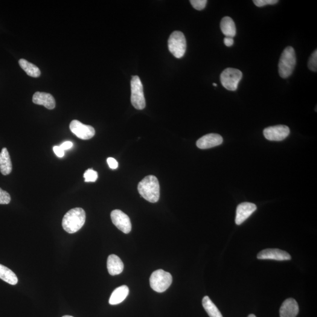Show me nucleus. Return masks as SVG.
Returning a JSON list of instances; mask_svg holds the SVG:
<instances>
[{
  "mask_svg": "<svg viewBox=\"0 0 317 317\" xmlns=\"http://www.w3.org/2000/svg\"><path fill=\"white\" fill-rule=\"evenodd\" d=\"M86 214L82 208L71 209L63 216L62 222L63 230L69 234L79 231L85 224Z\"/></svg>",
  "mask_w": 317,
  "mask_h": 317,
  "instance_id": "f257e3e1",
  "label": "nucleus"
},
{
  "mask_svg": "<svg viewBox=\"0 0 317 317\" xmlns=\"http://www.w3.org/2000/svg\"><path fill=\"white\" fill-rule=\"evenodd\" d=\"M138 190L139 194L148 202L156 203L159 199V183L155 176L149 175L145 177L139 183Z\"/></svg>",
  "mask_w": 317,
  "mask_h": 317,
  "instance_id": "f03ea898",
  "label": "nucleus"
},
{
  "mask_svg": "<svg viewBox=\"0 0 317 317\" xmlns=\"http://www.w3.org/2000/svg\"><path fill=\"white\" fill-rule=\"evenodd\" d=\"M296 55L292 46H288L282 52L278 63V72L283 78L289 77L295 70L296 65Z\"/></svg>",
  "mask_w": 317,
  "mask_h": 317,
  "instance_id": "7ed1b4c3",
  "label": "nucleus"
},
{
  "mask_svg": "<svg viewBox=\"0 0 317 317\" xmlns=\"http://www.w3.org/2000/svg\"><path fill=\"white\" fill-rule=\"evenodd\" d=\"M172 283V276L163 270L153 272L150 277L151 288L156 292L163 293L168 290Z\"/></svg>",
  "mask_w": 317,
  "mask_h": 317,
  "instance_id": "20e7f679",
  "label": "nucleus"
},
{
  "mask_svg": "<svg viewBox=\"0 0 317 317\" xmlns=\"http://www.w3.org/2000/svg\"><path fill=\"white\" fill-rule=\"evenodd\" d=\"M186 38L182 32L174 31L168 40V48L171 54L176 58H181L186 51Z\"/></svg>",
  "mask_w": 317,
  "mask_h": 317,
  "instance_id": "39448f33",
  "label": "nucleus"
},
{
  "mask_svg": "<svg viewBox=\"0 0 317 317\" xmlns=\"http://www.w3.org/2000/svg\"><path fill=\"white\" fill-rule=\"evenodd\" d=\"M131 85V103L136 109L142 110L146 106V101L144 93V87L140 78L133 76L130 82Z\"/></svg>",
  "mask_w": 317,
  "mask_h": 317,
  "instance_id": "423d86ee",
  "label": "nucleus"
},
{
  "mask_svg": "<svg viewBox=\"0 0 317 317\" xmlns=\"http://www.w3.org/2000/svg\"><path fill=\"white\" fill-rule=\"evenodd\" d=\"M243 74L237 69L228 68L225 69L220 75V81L224 88L229 91H236Z\"/></svg>",
  "mask_w": 317,
  "mask_h": 317,
  "instance_id": "0eeeda50",
  "label": "nucleus"
},
{
  "mask_svg": "<svg viewBox=\"0 0 317 317\" xmlns=\"http://www.w3.org/2000/svg\"><path fill=\"white\" fill-rule=\"evenodd\" d=\"M69 128L74 135L83 140H88L94 137L95 134L94 127L90 125L83 124L78 120L72 121L69 125Z\"/></svg>",
  "mask_w": 317,
  "mask_h": 317,
  "instance_id": "6e6552de",
  "label": "nucleus"
},
{
  "mask_svg": "<svg viewBox=\"0 0 317 317\" xmlns=\"http://www.w3.org/2000/svg\"><path fill=\"white\" fill-rule=\"evenodd\" d=\"M290 133L289 127L283 125L267 127L263 131L265 138L271 141H283L289 135Z\"/></svg>",
  "mask_w": 317,
  "mask_h": 317,
  "instance_id": "1a4fd4ad",
  "label": "nucleus"
},
{
  "mask_svg": "<svg viewBox=\"0 0 317 317\" xmlns=\"http://www.w3.org/2000/svg\"><path fill=\"white\" fill-rule=\"evenodd\" d=\"M112 222L116 228L125 234H128L131 231L132 225L127 214L120 210H114L110 214Z\"/></svg>",
  "mask_w": 317,
  "mask_h": 317,
  "instance_id": "9d476101",
  "label": "nucleus"
},
{
  "mask_svg": "<svg viewBox=\"0 0 317 317\" xmlns=\"http://www.w3.org/2000/svg\"><path fill=\"white\" fill-rule=\"evenodd\" d=\"M258 259L286 261L292 259L291 255L286 252L278 249L263 250L257 254Z\"/></svg>",
  "mask_w": 317,
  "mask_h": 317,
  "instance_id": "9b49d317",
  "label": "nucleus"
},
{
  "mask_svg": "<svg viewBox=\"0 0 317 317\" xmlns=\"http://www.w3.org/2000/svg\"><path fill=\"white\" fill-rule=\"evenodd\" d=\"M256 210L257 206L254 203L244 202L238 205L235 219L236 225H241Z\"/></svg>",
  "mask_w": 317,
  "mask_h": 317,
  "instance_id": "f8f14e48",
  "label": "nucleus"
},
{
  "mask_svg": "<svg viewBox=\"0 0 317 317\" xmlns=\"http://www.w3.org/2000/svg\"><path fill=\"white\" fill-rule=\"evenodd\" d=\"M222 136L217 133H209L200 138L196 142L197 147L201 149L219 146L223 143Z\"/></svg>",
  "mask_w": 317,
  "mask_h": 317,
  "instance_id": "ddd939ff",
  "label": "nucleus"
},
{
  "mask_svg": "<svg viewBox=\"0 0 317 317\" xmlns=\"http://www.w3.org/2000/svg\"><path fill=\"white\" fill-rule=\"evenodd\" d=\"M299 312L297 302L295 299H286L280 309V317H296Z\"/></svg>",
  "mask_w": 317,
  "mask_h": 317,
  "instance_id": "4468645a",
  "label": "nucleus"
},
{
  "mask_svg": "<svg viewBox=\"0 0 317 317\" xmlns=\"http://www.w3.org/2000/svg\"><path fill=\"white\" fill-rule=\"evenodd\" d=\"M33 102L35 104L44 106L48 109H53L55 107V99L50 94L46 92H37L33 97Z\"/></svg>",
  "mask_w": 317,
  "mask_h": 317,
  "instance_id": "2eb2a0df",
  "label": "nucleus"
},
{
  "mask_svg": "<svg viewBox=\"0 0 317 317\" xmlns=\"http://www.w3.org/2000/svg\"><path fill=\"white\" fill-rule=\"evenodd\" d=\"M124 263L118 255H110L107 260V269L109 275H116L121 274L124 270Z\"/></svg>",
  "mask_w": 317,
  "mask_h": 317,
  "instance_id": "dca6fc26",
  "label": "nucleus"
},
{
  "mask_svg": "<svg viewBox=\"0 0 317 317\" xmlns=\"http://www.w3.org/2000/svg\"><path fill=\"white\" fill-rule=\"evenodd\" d=\"M13 169L9 152L6 148H2L0 153V171L3 175H8Z\"/></svg>",
  "mask_w": 317,
  "mask_h": 317,
  "instance_id": "f3484780",
  "label": "nucleus"
},
{
  "mask_svg": "<svg viewBox=\"0 0 317 317\" xmlns=\"http://www.w3.org/2000/svg\"><path fill=\"white\" fill-rule=\"evenodd\" d=\"M129 288L127 286H122L113 291L109 300L110 305H117L123 302L128 296Z\"/></svg>",
  "mask_w": 317,
  "mask_h": 317,
  "instance_id": "a211bd4d",
  "label": "nucleus"
},
{
  "mask_svg": "<svg viewBox=\"0 0 317 317\" xmlns=\"http://www.w3.org/2000/svg\"><path fill=\"white\" fill-rule=\"evenodd\" d=\"M220 29L226 37L233 38L236 35L235 23L231 17H224L220 22Z\"/></svg>",
  "mask_w": 317,
  "mask_h": 317,
  "instance_id": "6ab92c4d",
  "label": "nucleus"
},
{
  "mask_svg": "<svg viewBox=\"0 0 317 317\" xmlns=\"http://www.w3.org/2000/svg\"><path fill=\"white\" fill-rule=\"evenodd\" d=\"M0 278L13 286L18 283V278L15 273L2 264H0Z\"/></svg>",
  "mask_w": 317,
  "mask_h": 317,
  "instance_id": "aec40b11",
  "label": "nucleus"
},
{
  "mask_svg": "<svg viewBox=\"0 0 317 317\" xmlns=\"http://www.w3.org/2000/svg\"><path fill=\"white\" fill-rule=\"evenodd\" d=\"M202 304L203 308L210 317H223L222 314L208 296H205L203 298Z\"/></svg>",
  "mask_w": 317,
  "mask_h": 317,
  "instance_id": "412c9836",
  "label": "nucleus"
},
{
  "mask_svg": "<svg viewBox=\"0 0 317 317\" xmlns=\"http://www.w3.org/2000/svg\"><path fill=\"white\" fill-rule=\"evenodd\" d=\"M19 64L29 76L37 78L40 76L41 71L36 65L24 59H20Z\"/></svg>",
  "mask_w": 317,
  "mask_h": 317,
  "instance_id": "4be33fe9",
  "label": "nucleus"
},
{
  "mask_svg": "<svg viewBox=\"0 0 317 317\" xmlns=\"http://www.w3.org/2000/svg\"><path fill=\"white\" fill-rule=\"evenodd\" d=\"M84 177L85 182H95L98 179V173L92 169H89L85 171Z\"/></svg>",
  "mask_w": 317,
  "mask_h": 317,
  "instance_id": "5701e85b",
  "label": "nucleus"
},
{
  "mask_svg": "<svg viewBox=\"0 0 317 317\" xmlns=\"http://www.w3.org/2000/svg\"><path fill=\"white\" fill-rule=\"evenodd\" d=\"M308 68L310 70L317 72V51H314L308 61Z\"/></svg>",
  "mask_w": 317,
  "mask_h": 317,
  "instance_id": "b1692460",
  "label": "nucleus"
},
{
  "mask_svg": "<svg viewBox=\"0 0 317 317\" xmlns=\"http://www.w3.org/2000/svg\"><path fill=\"white\" fill-rule=\"evenodd\" d=\"M190 2L194 9L200 11L204 9L206 7L208 1L206 0H191Z\"/></svg>",
  "mask_w": 317,
  "mask_h": 317,
  "instance_id": "393cba45",
  "label": "nucleus"
},
{
  "mask_svg": "<svg viewBox=\"0 0 317 317\" xmlns=\"http://www.w3.org/2000/svg\"><path fill=\"white\" fill-rule=\"evenodd\" d=\"M10 202L11 196L10 194L0 188V205L9 204Z\"/></svg>",
  "mask_w": 317,
  "mask_h": 317,
  "instance_id": "a878e982",
  "label": "nucleus"
},
{
  "mask_svg": "<svg viewBox=\"0 0 317 317\" xmlns=\"http://www.w3.org/2000/svg\"><path fill=\"white\" fill-rule=\"evenodd\" d=\"M277 0H254L253 1L254 4L258 7H262L267 5H274L277 4Z\"/></svg>",
  "mask_w": 317,
  "mask_h": 317,
  "instance_id": "bb28decb",
  "label": "nucleus"
},
{
  "mask_svg": "<svg viewBox=\"0 0 317 317\" xmlns=\"http://www.w3.org/2000/svg\"><path fill=\"white\" fill-rule=\"evenodd\" d=\"M107 163L109 167L112 169H115L118 167V163L116 159L113 158H108L107 159Z\"/></svg>",
  "mask_w": 317,
  "mask_h": 317,
  "instance_id": "cd10ccee",
  "label": "nucleus"
},
{
  "mask_svg": "<svg viewBox=\"0 0 317 317\" xmlns=\"http://www.w3.org/2000/svg\"><path fill=\"white\" fill-rule=\"evenodd\" d=\"M54 152L58 157L59 158H63L64 156V150L61 149L60 147L55 146L53 148Z\"/></svg>",
  "mask_w": 317,
  "mask_h": 317,
  "instance_id": "c85d7f7f",
  "label": "nucleus"
},
{
  "mask_svg": "<svg viewBox=\"0 0 317 317\" xmlns=\"http://www.w3.org/2000/svg\"><path fill=\"white\" fill-rule=\"evenodd\" d=\"M73 147V144L70 141H66L63 142V143L61 145L60 148L63 150H68L71 149V148Z\"/></svg>",
  "mask_w": 317,
  "mask_h": 317,
  "instance_id": "c756f323",
  "label": "nucleus"
},
{
  "mask_svg": "<svg viewBox=\"0 0 317 317\" xmlns=\"http://www.w3.org/2000/svg\"><path fill=\"white\" fill-rule=\"evenodd\" d=\"M224 43L227 46H232L234 43L233 38L225 37V39H224Z\"/></svg>",
  "mask_w": 317,
  "mask_h": 317,
  "instance_id": "7c9ffc66",
  "label": "nucleus"
},
{
  "mask_svg": "<svg viewBox=\"0 0 317 317\" xmlns=\"http://www.w3.org/2000/svg\"><path fill=\"white\" fill-rule=\"evenodd\" d=\"M247 317H256L254 314H250V315Z\"/></svg>",
  "mask_w": 317,
  "mask_h": 317,
  "instance_id": "2f4dec72",
  "label": "nucleus"
},
{
  "mask_svg": "<svg viewBox=\"0 0 317 317\" xmlns=\"http://www.w3.org/2000/svg\"><path fill=\"white\" fill-rule=\"evenodd\" d=\"M63 317H74L70 316H63Z\"/></svg>",
  "mask_w": 317,
  "mask_h": 317,
  "instance_id": "473e14b6",
  "label": "nucleus"
},
{
  "mask_svg": "<svg viewBox=\"0 0 317 317\" xmlns=\"http://www.w3.org/2000/svg\"><path fill=\"white\" fill-rule=\"evenodd\" d=\"M213 86H217V84H216V83H213Z\"/></svg>",
  "mask_w": 317,
  "mask_h": 317,
  "instance_id": "72a5a7b5",
  "label": "nucleus"
}]
</instances>
